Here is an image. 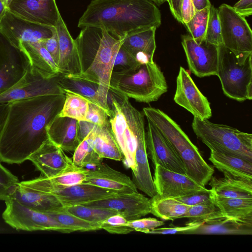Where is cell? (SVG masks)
I'll list each match as a JSON object with an SVG mask.
<instances>
[{"mask_svg":"<svg viewBox=\"0 0 252 252\" xmlns=\"http://www.w3.org/2000/svg\"><path fill=\"white\" fill-rule=\"evenodd\" d=\"M209 185L216 194L228 198L252 199V182L212 176Z\"/></svg>","mask_w":252,"mask_h":252,"instance_id":"d6a6232c","label":"cell"},{"mask_svg":"<svg viewBox=\"0 0 252 252\" xmlns=\"http://www.w3.org/2000/svg\"><path fill=\"white\" fill-rule=\"evenodd\" d=\"M96 128V125L74 150L72 159L74 165L85 168L102 162L103 158L98 155L94 150V138Z\"/></svg>","mask_w":252,"mask_h":252,"instance_id":"d590c367","label":"cell"},{"mask_svg":"<svg viewBox=\"0 0 252 252\" xmlns=\"http://www.w3.org/2000/svg\"><path fill=\"white\" fill-rule=\"evenodd\" d=\"M139 64L121 45L115 57L111 75L124 74L134 69Z\"/></svg>","mask_w":252,"mask_h":252,"instance_id":"b9f144b4","label":"cell"},{"mask_svg":"<svg viewBox=\"0 0 252 252\" xmlns=\"http://www.w3.org/2000/svg\"><path fill=\"white\" fill-rule=\"evenodd\" d=\"M39 42L49 53L58 66L59 61V47L56 28L51 37L41 40Z\"/></svg>","mask_w":252,"mask_h":252,"instance_id":"f907efd6","label":"cell"},{"mask_svg":"<svg viewBox=\"0 0 252 252\" xmlns=\"http://www.w3.org/2000/svg\"><path fill=\"white\" fill-rule=\"evenodd\" d=\"M222 45L237 56L252 53V32L246 18L226 3L218 8Z\"/></svg>","mask_w":252,"mask_h":252,"instance_id":"9c48e42d","label":"cell"},{"mask_svg":"<svg viewBox=\"0 0 252 252\" xmlns=\"http://www.w3.org/2000/svg\"><path fill=\"white\" fill-rule=\"evenodd\" d=\"M4 3L5 4L6 6L8 7L10 3L12 1V0H2Z\"/></svg>","mask_w":252,"mask_h":252,"instance_id":"680465c9","label":"cell"},{"mask_svg":"<svg viewBox=\"0 0 252 252\" xmlns=\"http://www.w3.org/2000/svg\"><path fill=\"white\" fill-rule=\"evenodd\" d=\"M192 128L211 151L241 158L252 162V134L236 128L194 117Z\"/></svg>","mask_w":252,"mask_h":252,"instance_id":"8992f818","label":"cell"},{"mask_svg":"<svg viewBox=\"0 0 252 252\" xmlns=\"http://www.w3.org/2000/svg\"><path fill=\"white\" fill-rule=\"evenodd\" d=\"M72 232L91 231L101 229L99 223L91 222L79 218L65 210L63 207L46 213Z\"/></svg>","mask_w":252,"mask_h":252,"instance_id":"74e56055","label":"cell"},{"mask_svg":"<svg viewBox=\"0 0 252 252\" xmlns=\"http://www.w3.org/2000/svg\"><path fill=\"white\" fill-rule=\"evenodd\" d=\"M8 9L5 4L2 0H0V22Z\"/></svg>","mask_w":252,"mask_h":252,"instance_id":"9f6ffc18","label":"cell"},{"mask_svg":"<svg viewBox=\"0 0 252 252\" xmlns=\"http://www.w3.org/2000/svg\"><path fill=\"white\" fill-rule=\"evenodd\" d=\"M57 77L44 78L29 64L23 77L0 94V103H9L41 95L64 94L57 84Z\"/></svg>","mask_w":252,"mask_h":252,"instance_id":"8fae6325","label":"cell"},{"mask_svg":"<svg viewBox=\"0 0 252 252\" xmlns=\"http://www.w3.org/2000/svg\"><path fill=\"white\" fill-rule=\"evenodd\" d=\"M205 221L196 222L193 223H186L183 226H173L169 227H157L149 232L148 234H185L190 230L194 229Z\"/></svg>","mask_w":252,"mask_h":252,"instance_id":"681fc988","label":"cell"},{"mask_svg":"<svg viewBox=\"0 0 252 252\" xmlns=\"http://www.w3.org/2000/svg\"><path fill=\"white\" fill-rule=\"evenodd\" d=\"M65 94L45 95L9 102L0 132V161L20 164L48 139L47 127L61 112Z\"/></svg>","mask_w":252,"mask_h":252,"instance_id":"6da1fadb","label":"cell"},{"mask_svg":"<svg viewBox=\"0 0 252 252\" xmlns=\"http://www.w3.org/2000/svg\"><path fill=\"white\" fill-rule=\"evenodd\" d=\"M233 7L234 10L245 18L252 14V0H239Z\"/></svg>","mask_w":252,"mask_h":252,"instance_id":"816d5d0a","label":"cell"},{"mask_svg":"<svg viewBox=\"0 0 252 252\" xmlns=\"http://www.w3.org/2000/svg\"><path fill=\"white\" fill-rule=\"evenodd\" d=\"M87 170L85 168L76 166L72 163L55 176L47 178L41 176L20 183L25 187L38 191L49 188L68 187L83 183L86 178Z\"/></svg>","mask_w":252,"mask_h":252,"instance_id":"484cf974","label":"cell"},{"mask_svg":"<svg viewBox=\"0 0 252 252\" xmlns=\"http://www.w3.org/2000/svg\"><path fill=\"white\" fill-rule=\"evenodd\" d=\"M46 130L48 139L63 151L74 152L80 143L76 120L58 115Z\"/></svg>","mask_w":252,"mask_h":252,"instance_id":"7402d4cb","label":"cell"},{"mask_svg":"<svg viewBox=\"0 0 252 252\" xmlns=\"http://www.w3.org/2000/svg\"><path fill=\"white\" fill-rule=\"evenodd\" d=\"M181 38L190 71L200 78L217 75L218 46L206 40L197 42L189 34L182 35Z\"/></svg>","mask_w":252,"mask_h":252,"instance_id":"4fadbf2b","label":"cell"},{"mask_svg":"<svg viewBox=\"0 0 252 252\" xmlns=\"http://www.w3.org/2000/svg\"><path fill=\"white\" fill-rule=\"evenodd\" d=\"M85 121L98 126H104L109 124L107 112L100 106L90 101Z\"/></svg>","mask_w":252,"mask_h":252,"instance_id":"bcb514c9","label":"cell"},{"mask_svg":"<svg viewBox=\"0 0 252 252\" xmlns=\"http://www.w3.org/2000/svg\"><path fill=\"white\" fill-rule=\"evenodd\" d=\"M217 76L224 94L238 101L252 98V53L237 56L221 45Z\"/></svg>","mask_w":252,"mask_h":252,"instance_id":"52a82bcc","label":"cell"},{"mask_svg":"<svg viewBox=\"0 0 252 252\" xmlns=\"http://www.w3.org/2000/svg\"><path fill=\"white\" fill-rule=\"evenodd\" d=\"M174 100L194 117L205 120L209 119L212 116L210 102L199 91L188 72L182 66L180 67L176 78Z\"/></svg>","mask_w":252,"mask_h":252,"instance_id":"5bb4252c","label":"cell"},{"mask_svg":"<svg viewBox=\"0 0 252 252\" xmlns=\"http://www.w3.org/2000/svg\"><path fill=\"white\" fill-rule=\"evenodd\" d=\"M153 27L130 34L123 38L122 46L140 64L154 61L156 49L155 33Z\"/></svg>","mask_w":252,"mask_h":252,"instance_id":"d4e9b609","label":"cell"},{"mask_svg":"<svg viewBox=\"0 0 252 252\" xmlns=\"http://www.w3.org/2000/svg\"><path fill=\"white\" fill-rule=\"evenodd\" d=\"M82 205L114 210L128 221L140 219L151 213L150 199L138 192L119 194Z\"/></svg>","mask_w":252,"mask_h":252,"instance_id":"e0dca14e","label":"cell"},{"mask_svg":"<svg viewBox=\"0 0 252 252\" xmlns=\"http://www.w3.org/2000/svg\"><path fill=\"white\" fill-rule=\"evenodd\" d=\"M156 5H160L166 1V0H152Z\"/></svg>","mask_w":252,"mask_h":252,"instance_id":"6f0895ef","label":"cell"},{"mask_svg":"<svg viewBox=\"0 0 252 252\" xmlns=\"http://www.w3.org/2000/svg\"><path fill=\"white\" fill-rule=\"evenodd\" d=\"M153 179L157 195L161 198H174L209 190L187 175L168 170L159 165L155 166Z\"/></svg>","mask_w":252,"mask_h":252,"instance_id":"9a60e30c","label":"cell"},{"mask_svg":"<svg viewBox=\"0 0 252 252\" xmlns=\"http://www.w3.org/2000/svg\"><path fill=\"white\" fill-rule=\"evenodd\" d=\"M55 29L26 20L8 9L0 22V33L17 50L22 41L35 42L51 37Z\"/></svg>","mask_w":252,"mask_h":252,"instance_id":"7c38bea8","label":"cell"},{"mask_svg":"<svg viewBox=\"0 0 252 252\" xmlns=\"http://www.w3.org/2000/svg\"><path fill=\"white\" fill-rule=\"evenodd\" d=\"M18 50L22 53L31 67L43 78H53L60 74L52 57L39 41H22L19 44Z\"/></svg>","mask_w":252,"mask_h":252,"instance_id":"cb8c5ba5","label":"cell"},{"mask_svg":"<svg viewBox=\"0 0 252 252\" xmlns=\"http://www.w3.org/2000/svg\"><path fill=\"white\" fill-rule=\"evenodd\" d=\"M58 85L62 89L76 93L102 107L109 116L111 110L104 104L98 94L97 85L79 78L60 74L56 80Z\"/></svg>","mask_w":252,"mask_h":252,"instance_id":"1f68e13d","label":"cell"},{"mask_svg":"<svg viewBox=\"0 0 252 252\" xmlns=\"http://www.w3.org/2000/svg\"><path fill=\"white\" fill-rule=\"evenodd\" d=\"M94 147L95 152L102 158L123 160L122 152L113 134L110 123L104 126H96Z\"/></svg>","mask_w":252,"mask_h":252,"instance_id":"836d02e7","label":"cell"},{"mask_svg":"<svg viewBox=\"0 0 252 252\" xmlns=\"http://www.w3.org/2000/svg\"><path fill=\"white\" fill-rule=\"evenodd\" d=\"M209 160L225 177L252 182V162L239 157L211 151Z\"/></svg>","mask_w":252,"mask_h":252,"instance_id":"4316f807","label":"cell"},{"mask_svg":"<svg viewBox=\"0 0 252 252\" xmlns=\"http://www.w3.org/2000/svg\"><path fill=\"white\" fill-rule=\"evenodd\" d=\"M224 217L212 200L190 206L182 218H187L186 223L206 221Z\"/></svg>","mask_w":252,"mask_h":252,"instance_id":"f35d334b","label":"cell"},{"mask_svg":"<svg viewBox=\"0 0 252 252\" xmlns=\"http://www.w3.org/2000/svg\"><path fill=\"white\" fill-rule=\"evenodd\" d=\"M5 202L6 208L2 213V218L7 224L17 230L73 232L46 213L30 208L12 198Z\"/></svg>","mask_w":252,"mask_h":252,"instance_id":"30bf717a","label":"cell"},{"mask_svg":"<svg viewBox=\"0 0 252 252\" xmlns=\"http://www.w3.org/2000/svg\"><path fill=\"white\" fill-rule=\"evenodd\" d=\"M87 169L83 183L90 184L122 194L138 192L132 180L126 174L116 170L102 162Z\"/></svg>","mask_w":252,"mask_h":252,"instance_id":"ffe728a7","label":"cell"},{"mask_svg":"<svg viewBox=\"0 0 252 252\" xmlns=\"http://www.w3.org/2000/svg\"><path fill=\"white\" fill-rule=\"evenodd\" d=\"M39 191L55 196L63 207L83 204L122 194L84 183L68 187L49 188Z\"/></svg>","mask_w":252,"mask_h":252,"instance_id":"d6986e66","label":"cell"},{"mask_svg":"<svg viewBox=\"0 0 252 252\" xmlns=\"http://www.w3.org/2000/svg\"><path fill=\"white\" fill-rule=\"evenodd\" d=\"M65 211L89 221L100 223L108 217L117 214L113 210L82 204L63 207Z\"/></svg>","mask_w":252,"mask_h":252,"instance_id":"ab89813d","label":"cell"},{"mask_svg":"<svg viewBox=\"0 0 252 252\" xmlns=\"http://www.w3.org/2000/svg\"><path fill=\"white\" fill-rule=\"evenodd\" d=\"M42 176H55L73 163L63 151L48 139L29 158Z\"/></svg>","mask_w":252,"mask_h":252,"instance_id":"44dd1931","label":"cell"},{"mask_svg":"<svg viewBox=\"0 0 252 252\" xmlns=\"http://www.w3.org/2000/svg\"><path fill=\"white\" fill-rule=\"evenodd\" d=\"M205 40L218 46L222 45L218 10L213 5L209 8V16Z\"/></svg>","mask_w":252,"mask_h":252,"instance_id":"7bdbcfd3","label":"cell"},{"mask_svg":"<svg viewBox=\"0 0 252 252\" xmlns=\"http://www.w3.org/2000/svg\"><path fill=\"white\" fill-rule=\"evenodd\" d=\"M210 7L195 11L190 20L186 23L189 34L196 42H200L205 39Z\"/></svg>","mask_w":252,"mask_h":252,"instance_id":"60d3db41","label":"cell"},{"mask_svg":"<svg viewBox=\"0 0 252 252\" xmlns=\"http://www.w3.org/2000/svg\"><path fill=\"white\" fill-rule=\"evenodd\" d=\"M74 40L78 55L79 73L64 75L97 85L100 98L109 106L108 96L112 68L123 38H118L102 28L88 26L82 28Z\"/></svg>","mask_w":252,"mask_h":252,"instance_id":"3957f363","label":"cell"},{"mask_svg":"<svg viewBox=\"0 0 252 252\" xmlns=\"http://www.w3.org/2000/svg\"><path fill=\"white\" fill-rule=\"evenodd\" d=\"M58 38L60 74L76 75L79 73V63L75 40L71 37L62 16L55 27Z\"/></svg>","mask_w":252,"mask_h":252,"instance_id":"603a6c76","label":"cell"},{"mask_svg":"<svg viewBox=\"0 0 252 252\" xmlns=\"http://www.w3.org/2000/svg\"><path fill=\"white\" fill-rule=\"evenodd\" d=\"M150 201L151 213L165 220L182 218L190 207L174 198H161L157 194Z\"/></svg>","mask_w":252,"mask_h":252,"instance_id":"e575fe53","label":"cell"},{"mask_svg":"<svg viewBox=\"0 0 252 252\" xmlns=\"http://www.w3.org/2000/svg\"><path fill=\"white\" fill-rule=\"evenodd\" d=\"M65 94L63 108L58 114L77 121H85L89 101L81 95L67 90L62 89Z\"/></svg>","mask_w":252,"mask_h":252,"instance_id":"8d00e7d4","label":"cell"},{"mask_svg":"<svg viewBox=\"0 0 252 252\" xmlns=\"http://www.w3.org/2000/svg\"><path fill=\"white\" fill-rule=\"evenodd\" d=\"M146 131L148 157L155 166L186 175L184 164L171 145L149 121Z\"/></svg>","mask_w":252,"mask_h":252,"instance_id":"2e32d148","label":"cell"},{"mask_svg":"<svg viewBox=\"0 0 252 252\" xmlns=\"http://www.w3.org/2000/svg\"><path fill=\"white\" fill-rule=\"evenodd\" d=\"M212 200L224 217L252 223V199L222 197L212 190Z\"/></svg>","mask_w":252,"mask_h":252,"instance_id":"f546056e","label":"cell"},{"mask_svg":"<svg viewBox=\"0 0 252 252\" xmlns=\"http://www.w3.org/2000/svg\"><path fill=\"white\" fill-rule=\"evenodd\" d=\"M8 108L9 103H0V132L5 121Z\"/></svg>","mask_w":252,"mask_h":252,"instance_id":"11a10c76","label":"cell"},{"mask_svg":"<svg viewBox=\"0 0 252 252\" xmlns=\"http://www.w3.org/2000/svg\"><path fill=\"white\" fill-rule=\"evenodd\" d=\"M161 24L160 12L152 0H92L78 27H99L123 39Z\"/></svg>","mask_w":252,"mask_h":252,"instance_id":"7a4b0ae2","label":"cell"},{"mask_svg":"<svg viewBox=\"0 0 252 252\" xmlns=\"http://www.w3.org/2000/svg\"><path fill=\"white\" fill-rule=\"evenodd\" d=\"M172 15L179 22L183 24L181 15L182 0H166Z\"/></svg>","mask_w":252,"mask_h":252,"instance_id":"f5cc1de1","label":"cell"},{"mask_svg":"<svg viewBox=\"0 0 252 252\" xmlns=\"http://www.w3.org/2000/svg\"><path fill=\"white\" fill-rule=\"evenodd\" d=\"M95 125L87 121H78V137L81 142Z\"/></svg>","mask_w":252,"mask_h":252,"instance_id":"db71d44e","label":"cell"},{"mask_svg":"<svg viewBox=\"0 0 252 252\" xmlns=\"http://www.w3.org/2000/svg\"><path fill=\"white\" fill-rule=\"evenodd\" d=\"M185 234L251 235L252 223L223 217L205 221Z\"/></svg>","mask_w":252,"mask_h":252,"instance_id":"83f0119b","label":"cell"},{"mask_svg":"<svg viewBox=\"0 0 252 252\" xmlns=\"http://www.w3.org/2000/svg\"><path fill=\"white\" fill-rule=\"evenodd\" d=\"M127 124L135 138L136 172L132 181L137 189L151 198L157 194L149 164L146 145L144 115L133 107L129 98L119 94L117 96Z\"/></svg>","mask_w":252,"mask_h":252,"instance_id":"ba28073f","label":"cell"},{"mask_svg":"<svg viewBox=\"0 0 252 252\" xmlns=\"http://www.w3.org/2000/svg\"><path fill=\"white\" fill-rule=\"evenodd\" d=\"M174 199L187 205L194 206L211 200L212 190L197 191Z\"/></svg>","mask_w":252,"mask_h":252,"instance_id":"c3c4849f","label":"cell"},{"mask_svg":"<svg viewBox=\"0 0 252 252\" xmlns=\"http://www.w3.org/2000/svg\"><path fill=\"white\" fill-rule=\"evenodd\" d=\"M11 198L30 208L44 213L63 207L55 196L25 187L20 182Z\"/></svg>","mask_w":252,"mask_h":252,"instance_id":"f1b7e54d","label":"cell"},{"mask_svg":"<svg viewBox=\"0 0 252 252\" xmlns=\"http://www.w3.org/2000/svg\"><path fill=\"white\" fill-rule=\"evenodd\" d=\"M19 182L18 178L0 162V200L10 199Z\"/></svg>","mask_w":252,"mask_h":252,"instance_id":"ee69618b","label":"cell"},{"mask_svg":"<svg viewBox=\"0 0 252 252\" xmlns=\"http://www.w3.org/2000/svg\"><path fill=\"white\" fill-rule=\"evenodd\" d=\"M167 90L163 73L154 61L140 64L124 74L111 76L110 91L140 102L157 101Z\"/></svg>","mask_w":252,"mask_h":252,"instance_id":"5b68a950","label":"cell"},{"mask_svg":"<svg viewBox=\"0 0 252 252\" xmlns=\"http://www.w3.org/2000/svg\"><path fill=\"white\" fill-rule=\"evenodd\" d=\"M143 113L171 145L183 162L186 175L205 187L213 176L214 169L205 161L197 147L181 127L159 109L144 107Z\"/></svg>","mask_w":252,"mask_h":252,"instance_id":"277c9868","label":"cell"},{"mask_svg":"<svg viewBox=\"0 0 252 252\" xmlns=\"http://www.w3.org/2000/svg\"><path fill=\"white\" fill-rule=\"evenodd\" d=\"M8 9L26 20L50 27H55L61 16L55 0H12Z\"/></svg>","mask_w":252,"mask_h":252,"instance_id":"ac0fdd59","label":"cell"},{"mask_svg":"<svg viewBox=\"0 0 252 252\" xmlns=\"http://www.w3.org/2000/svg\"><path fill=\"white\" fill-rule=\"evenodd\" d=\"M29 63L25 58L7 53L0 58V94L15 84L24 75Z\"/></svg>","mask_w":252,"mask_h":252,"instance_id":"4dcf8cb0","label":"cell"},{"mask_svg":"<svg viewBox=\"0 0 252 252\" xmlns=\"http://www.w3.org/2000/svg\"><path fill=\"white\" fill-rule=\"evenodd\" d=\"M128 221L122 215L117 213L113 215L99 223L101 229L111 234H126L134 230L127 225Z\"/></svg>","mask_w":252,"mask_h":252,"instance_id":"f6af8a7d","label":"cell"},{"mask_svg":"<svg viewBox=\"0 0 252 252\" xmlns=\"http://www.w3.org/2000/svg\"><path fill=\"white\" fill-rule=\"evenodd\" d=\"M164 224L162 220H158L156 218H140L128 221L127 225L133 229L134 231L148 234L151 230Z\"/></svg>","mask_w":252,"mask_h":252,"instance_id":"7dc6e473","label":"cell"}]
</instances>
